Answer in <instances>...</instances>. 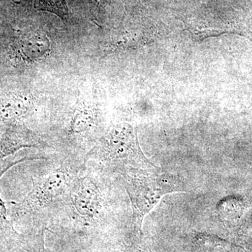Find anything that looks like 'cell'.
Here are the masks:
<instances>
[{
  "mask_svg": "<svg viewBox=\"0 0 252 252\" xmlns=\"http://www.w3.org/2000/svg\"><path fill=\"white\" fill-rule=\"evenodd\" d=\"M89 161L124 168L158 170L142 152L135 129L126 123L112 126L106 132L86 154L84 162Z\"/></svg>",
  "mask_w": 252,
  "mask_h": 252,
  "instance_id": "6da1fadb",
  "label": "cell"
},
{
  "mask_svg": "<svg viewBox=\"0 0 252 252\" xmlns=\"http://www.w3.org/2000/svg\"><path fill=\"white\" fill-rule=\"evenodd\" d=\"M70 161L60 166L38 180H33L31 191L21 201L7 202L8 214L13 220L34 217L44 209L61 200L67 201L73 182L78 176Z\"/></svg>",
  "mask_w": 252,
  "mask_h": 252,
  "instance_id": "7a4b0ae2",
  "label": "cell"
},
{
  "mask_svg": "<svg viewBox=\"0 0 252 252\" xmlns=\"http://www.w3.org/2000/svg\"><path fill=\"white\" fill-rule=\"evenodd\" d=\"M157 170L127 168L123 172L124 187L132 207V224L135 237L142 236L144 217L160 203L164 195L182 190L162 180L154 173Z\"/></svg>",
  "mask_w": 252,
  "mask_h": 252,
  "instance_id": "3957f363",
  "label": "cell"
},
{
  "mask_svg": "<svg viewBox=\"0 0 252 252\" xmlns=\"http://www.w3.org/2000/svg\"><path fill=\"white\" fill-rule=\"evenodd\" d=\"M72 216L83 224H94L102 215L104 196L94 174L77 177L73 182L67 200Z\"/></svg>",
  "mask_w": 252,
  "mask_h": 252,
  "instance_id": "277c9868",
  "label": "cell"
},
{
  "mask_svg": "<svg viewBox=\"0 0 252 252\" xmlns=\"http://www.w3.org/2000/svg\"><path fill=\"white\" fill-rule=\"evenodd\" d=\"M15 59L25 64H32L45 59L51 50L49 37L39 31L22 32L12 44Z\"/></svg>",
  "mask_w": 252,
  "mask_h": 252,
  "instance_id": "5b68a950",
  "label": "cell"
},
{
  "mask_svg": "<svg viewBox=\"0 0 252 252\" xmlns=\"http://www.w3.org/2000/svg\"><path fill=\"white\" fill-rule=\"evenodd\" d=\"M34 107V97L30 94L11 92L0 95V129L23 124Z\"/></svg>",
  "mask_w": 252,
  "mask_h": 252,
  "instance_id": "8992f818",
  "label": "cell"
},
{
  "mask_svg": "<svg viewBox=\"0 0 252 252\" xmlns=\"http://www.w3.org/2000/svg\"><path fill=\"white\" fill-rule=\"evenodd\" d=\"M97 112L93 106L81 105L74 112L67 125V133L71 136L84 135L95 127Z\"/></svg>",
  "mask_w": 252,
  "mask_h": 252,
  "instance_id": "52a82bcc",
  "label": "cell"
},
{
  "mask_svg": "<svg viewBox=\"0 0 252 252\" xmlns=\"http://www.w3.org/2000/svg\"><path fill=\"white\" fill-rule=\"evenodd\" d=\"M46 157H16L12 156L4 160V161L0 162V178L1 176L4 175L5 172L8 171L11 167L21 163L26 160H36V159H46ZM9 214H8V209L6 207V202L2 200L1 197L0 196V230H4L7 231L11 234L18 235L17 232L15 230L13 227L12 223L9 220Z\"/></svg>",
  "mask_w": 252,
  "mask_h": 252,
  "instance_id": "ba28073f",
  "label": "cell"
},
{
  "mask_svg": "<svg viewBox=\"0 0 252 252\" xmlns=\"http://www.w3.org/2000/svg\"><path fill=\"white\" fill-rule=\"evenodd\" d=\"M47 228L44 225L36 226L23 235L18 240L21 247L27 252H49L45 247V233Z\"/></svg>",
  "mask_w": 252,
  "mask_h": 252,
  "instance_id": "9c48e42d",
  "label": "cell"
},
{
  "mask_svg": "<svg viewBox=\"0 0 252 252\" xmlns=\"http://www.w3.org/2000/svg\"><path fill=\"white\" fill-rule=\"evenodd\" d=\"M23 149V141L17 134L7 130L0 132V162Z\"/></svg>",
  "mask_w": 252,
  "mask_h": 252,
  "instance_id": "30bf717a",
  "label": "cell"
},
{
  "mask_svg": "<svg viewBox=\"0 0 252 252\" xmlns=\"http://www.w3.org/2000/svg\"><path fill=\"white\" fill-rule=\"evenodd\" d=\"M33 6L37 11H47L56 15L64 22L70 21L67 0H34Z\"/></svg>",
  "mask_w": 252,
  "mask_h": 252,
  "instance_id": "8fae6325",
  "label": "cell"
},
{
  "mask_svg": "<svg viewBox=\"0 0 252 252\" xmlns=\"http://www.w3.org/2000/svg\"><path fill=\"white\" fill-rule=\"evenodd\" d=\"M148 248L142 237H135L133 243L126 246L124 252H147Z\"/></svg>",
  "mask_w": 252,
  "mask_h": 252,
  "instance_id": "7c38bea8",
  "label": "cell"
}]
</instances>
